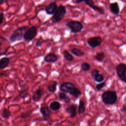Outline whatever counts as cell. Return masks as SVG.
Returning <instances> with one entry per match:
<instances>
[{
  "instance_id": "obj_9",
  "label": "cell",
  "mask_w": 126,
  "mask_h": 126,
  "mask_svg": "<svg viewBox=\"0 0 126 126\" xmlns=\"http://www.w3.org/2000/svg\"><path fill=\"white\" fill-rule=\"evenodd\" d=\"M103 41V39L100 36L90 37L87 40L88 45L92 48H96L100 46Z\"/></svg>"
},
{
  "instance_id": "obj_20",
  "label": "cell",
  "mask_w": 126,
  "mask_h": 126,
  "mask_svg": "<svg viewBox=\"0 0 126 126\" xmlns=\"http://www.w3.org/2000/svg\"><path fill=\"white\" fill-rule=\"evenodd\" d=\"M61 104L58 101H52L49 105L50 109L53 111H58L61 108Z\"/></svg>"
},
{
  "instance_id": "obj_29",
  "label": "cell",
  "mask_w": 126,
  "mask_h": 126,
  "mask_svg": "<svg viewBox=\"0 0 126 126\" xmlns=\"http://www.w3.org/2000/svg\"><path fill=\"white\" fill-rule=\"evenodd\" d=\"M31 116V113L30 112H23L21 113L20 115V117L22 119H26L28 117H30Z\"/></svg>"
},
{
  "instance_id": "obj_12",
  "label": "cell",
  "mask_w": 126,
  "mask_h": 126,
  "mask_svg": "<svg viewBox=\"0 0 126 126\" xmlns=\"http://www.w3.org/2000/svg\"><path fill=\"white\" fill-rule=\"evenodd\" d=\"M65 111L70 115V117L71 118L76 117L78 113V111H77V106L74 104H72L66 107L65 109Z\"/></svg>"
},
{
  "instance_id": "obj_27",
  "label": "cell",
  "mask_w": 126,
  "mask_h": 126,
  "mask_svg": "<svg viewBox=\"0 0 126 126\" xmlns=\"http://www.w3.org/2000/svg\"><path fill=\"white\" fill-rule=\"evenodd\" d=\"M104 79V76L102 74H100V73L98 74L97 75H96L94 77V80L96 82L101 83V82H103Z\"/></svg>"
},
{
  "instance_id": "obj_11",
  "label": "cell",
  "mask_w": 126,
  "mask_h": 126,
  "mask_svg": "<svg viewBox=\"0 0 126 126\" xmlns=\"http://www.w3.org/2000/svg\"><path fill=\"white\" fill-rule=\"evenodd\" d=\"M50 108L48 106H42L40 108V112L45 121H49L50 120Z\"/></svg>"
},
{
  "instance_id": "obj_23",
  "label": "cell",
  "mask_w": 126,
  "mask_h": 126,
  "mask_svg": "<svg viewBox=\"0 0 126 126\" xmlns=\"http://www.w3.org/2000/svg\"><path fill=\"white\" fill-rule=\"evenodd\" d=\"M105 58V54L103 52H97L94 56V59L98 62H102Z\"/></svg>"
},
{
  "instance_id": "obj_13",
  "label": "cell",
  "mask_w": 126,
  "mask_h": 126,
  "mask_svg": "<svg viewBox=\"0 0 126 126\" xmlns=\"http://www.w3.org/2000/svg\"><path fill=\"white\" fill-rule=\"evenodd\" d=\"M59 59V57L52 53H49L47 54L44 58V61L46 63H54L57 62Z\"/></svg>"
},
{
  "instance_id": "obj_4",
  "label": "cell",
  "mask_w": 126,
  "mask_h": 126,
  "mask_svg": "<svg viewBox=\"0 0 126 126\" xmlns=\"http://www.w3.org/2000/svg\"><path fill=\"white\" fill-rule=\"evenodd\" d=\"M66 9L63 5H60L56 12L53 15L51 21L53 23H57L61 21L66 14Z\"/></svg>"
},
{
  "instance_id": "obj_26",
  "label": "cell",
  "mask_w": 126,
  "mask_h": 126,
  "mask_svg": "<svg viewBox=\"0 0 126 126\" xmlns=\"http://www.w3.org/2000/svg\"><path fill=\"white\" fill-rule=\"evenodd\" d=\"M81 69L84 71H88L91 68L90 64L86 62H83L81 64Z\"/></svg>"
},
{
  "instance_id": "obj_17",
  "label": "cell",
  "mask_w": 126,
  "mask_h": 126,
  "mask_svg": "<svg viewBox=\"0 0 126 126\" xmlns=\"http://www.w3.org/2000/svg\"><path fill=\"white\" fill-rule=\"evenodd\" d=\"M29 95L28 89L26 85H23V87L21 88V90L19 92V96L21 98L25 99Z\"/></svg>"
},
{
  "instance_id": "obj_28",
  "label": "cell",
  "mask_w": 126,
  "mask_h": 126,
  "mask_svg": "<svg viewBox=\"0 0 126 126\" xmlns=\"http://www.w3.org/2000/svg\"><path fill=\"white\" fill-rule=\"evenodd\" d=\"M106 86V82H102L97 84L96 85V89L97 91L101 90L102 88H103Z\"/></svg>"
},
{
  "instance_id": "obj_1",
  "label": "cell",
  "mask_w": 126,
  "mask_h": 126,
  "mask_svg": "<svg viewBox=\"0 0 126 126\" xmlns=\"http://www.w3.org/2000/svg\"><path fill=\"white\" fill-rule=\"evenodd\" d=\"M60 90L64 93H68L77 99L82 95L81 91L76 88L74 84L70 82H65L60 87Z\"/></svg>"
},
{
  "instance_id": "obj_2",
  "label": "cell",
  "mask_w": 126,
  "mask_h": 126,
  "mask_svg": "<svg viewBox=\"0 0 126 126\" xmlns=\"http://www.w3.org/2000/svg\"><path fill=\"white\" fill-rule=\"evenodd\" d=\"M28 29V27L26 26H22L16 29L13 31L9 37L10 42L11 43H13L15 42L24 39L25 33Z\"/></svg>"
},
{
  "instance_id": "obj_34",
  "label": "cell",
  "mask_w": 126,
  "mask_h": 126,
  "mask_svg": "<svg viewBox=\"0 0 126 126\" xmlns=\"http://www.w3.org/2000/svg\"><path fill=\"white\" fill-rule=\"evenodd\" d=\"M5 2V0H0V4H2Z\"/></svg>"
},
{
  "instance_id": "obj_30",
  "label": "cell",
  "mask_w": 126,
  "mask_h": 126,
  "mask_svg": "<svg viewBox=\"0 0 126 126\" xmlns=\"http://www.w3.org/2000/svg\"><path fill=\"white\" fill-rule=\"evenodd\" d=\"M43 40L41 38L37 39V40L36 41V42H35V46L36 47H41V45L43 43Z\"/></svg>"
},
{
  "instance_id": "obj_32",
  "label": "cell",
  "mask_w": 126,
  "mask_h": 126,
  "mask_svg": "<svg viewBox=\"0 0 126 126\" xmlns=\"http://www.w3.org/2000/svg\"><path fill=\"white\" fill-rule=\"evenodd\" d=\"M4 17V13L3 12H1L0 14V25H1L3 22Z\"/></svg>"
},
{
  "instance_id": "obj_18",
  "label": "cell",
  "mask_w": 126,
  "mask_h": 126,
  "mask_svg": "<svg viewBox=\"0 0 126 126\" xmlns=\"http://www.w3.org/2000/svg\"><path fill=\"white\" fill-rule=\"evenodd\" d=\"M86 110L85 103L83 100L80 99L79 102V105L78 106V113L79 114H83Z\"/></svg>"
},
{
  "instance_id": "obj_7",
  "label": "cell",
  "mask_w": 126,
  "mask_h": 126,
  "mask_svg": "<svg viewBox=\"0 0 126 126\" xmlns=\"http://www.w3.org/2000/svg\"><path fill=\"white\" fill-rule=\"evenodd\" d=\"M37 30L36 26H32L30 28H29L26 31L24 39L28 42L32 41L35 37L37 36Z\"/></svg>"
},
{
  "instance_id": "obj_15",
  "label": "cell",
  "mask_w": 126,
  "mask_h": 126,
  "mask_svg": "<svg viewBox=\"0 0 126 126\" xmlns=\"http://www.w3.org/2000/svg\"><path fill=\"white\" fill-rule=\"evenodd\" d=\"M109 8L110 11L114 15H118L120 13V7L117 2H111L110 3Z\"/></svg>"
},
{
  "instance_id": "obj_31",
  "label": "cell",
  "mask_w": 126,
  "mask_h": 126,
  "mask_svg": "<svg viewBox=\"0 0 126 126\" xmlns=\"http://www.w3.org/2000/svg\"><path fill=\"white\" fill-rule=\"evenodd\" d=\"M99 73V71L97 69H93L91 72V76L92 77H94L96 75H97Z\"/></svg>"
},
{
  "instance_id": "obj_35",
  "label": "cell",
  "mask_w": 126,
  "mask_h": 126,
  "mask_svg": "<svg viewBox=\"0 0 126 126\" xmlns=\"http://www.w3.org/2000/svg\"></svg>"
},
{
  "instance_id": "obj_16",
  "label": "cell",
  "mask_w": 126,
  "mask_h": 126,
  "mask_svg": "<svg viewBox=\"0 0 126 126\" xmlns=\"http://www.w3.org/2000/svg\"><path fill=\"white\" fill-rule=\"evenodd\" d=\"M10 63V59L7 57H3L0 60V69H2L7 67Z\"/></svg>"
},
{
  "instance_id": "obj_10",
  "label": "cell",
  "mask_w": 126,
  "mask_h": 126,
  "mask_svg": "<svg viewBox=\"0 0 126 126\" xmlns=\"http://www.w3.org/2000/svg\"><path fill=\"white\" fill-rule=\"evenodd\" d=\"M58 8L56 2H51L48 4L45 8V11L48 15H53L57 11Z\"/></svg>"
},
{
  "instance_id": "obj_24",
  "label": "cell",
  "mask_w": 126,
  "mask_h": 126,
  "mask_svg": "<svg viewBox=\"0 0 126 126\" xmlns=\"http://www.w3.org/2000/svg\"><path fill=\"white\" fill-rule=\"evenodd\" d=\"M63 54L64 58L69 62H71L74 60V57L73 56L66 50H65L63 51Z\"/></svg>"
},
{
  "instance_id": "obj_8",
  "label": "cell",
  "mask_w": 126,
  "mask_h": 126,
  "mask_svg": "<svg viewBox=\"0 0 126 126\" xmlns=\"http://www.w3.org/2000/svg\"><path fill=\"white\" fill-rule=\"evenodd\" d=\"M116 70L119 79L126 84V64L124 63L118 64L116 67Z\"/></svg>"
},
{
  "instance_id": "obj_14",
  "label": "cell",
  "mask_w": 126,
  "mask_h": 126,
  "mask_svg": "<svg viewBox=\"0 0 126 126\" xmlns=\"http://www.w3.org/2000/svg\"><path fill=\"white\" fill-rule=\"evenodd\" d=\"M43 91L42 89L39 88L36 90L32 95V99L34 102H39L43 94Z\"/></svg>"
},
{
  "instance_id": "obj_33",
  "label": "cell",
  "mask_w": 126,
  "mask_h": 126,
  "mask_svg": "<svg viewBox=\"0 0 126 126\" xmlns=\"http://www.w3.org/2000/svg\"><path fill=\"white\" fill-rule=\"evenodd\" d=\"M121 111L122 112H126V105H123L122 108H121Z\"/></svg>"
},
{
  "instance_id": "obj_25",
  "label": "cell",
  "mask_w": 126,
  "mask_h": 126,
  "mask_svg": "<svg viewBox=\"0 0 126 126\" xmlns=\"http://www.w3.org/2000/svg\"><path fill=\"white\" fill-rule=\"evenodd\" d=\"M1 116L3 118L5 119H8L10 118L11 116V112L8 109L4 108L2 112Z\"/></svg>"
},
{
  "instance_id": "obj_3",
  "label": "cell",
  "mask_w": 126,
  "mask_h": 126,
  "mask_svg": "<svg viewBox=\"0 0 126 126\" xmlns=\"http://www.w3.org/2000/svg\"><path fill=\"white\" fill-rule=\"evenodd\" d=\"M101 99L105 104L111 105L114 104L117 101L118 96L115 91L107 90L102 94Z\"/></svg>"
},
{
  "instance_id": "obj_6",
  "label": "cell",
  "mask_w": 126,
  "mask_h": 126,
  "mask_svg": "<svg viewBox=\"0 0 126 126\" xmlns=\"http://www.w3.org/2000/svg\"><path fill=\"white\" fill-rule=\"evenodd\" d=\"M82 2H85V3L91 8L93 9L94 11H96L100 14H104L105 13V10L103 8L95 5L94 0H75L74 3H80Z\"/></svg>"
},
{
  "instance_id": "obj_22",
  "label": "cell",
  "mask_w": 126,
  "mask_h": 126,
  "mask_svg": "<svg viewBox=\"0 0 126 126\" xmlns=\"http://www.w3.org/2000/svg\"><path fill=\"white\" fill-rule=\"evenodd\" d=\"M58 82L56 81L53 82V83L50 84L47 86V90L51 93H54L57 90Z\"/></svg>"
},
{
  "instance_id": "obj_21",
  "label": "cell",
  "mask_w": 126,
  "mask_h": 126,
  "mask_svg": "<svg viewBox=\"0 0 126 126\" xmlns=\"http://www.w3.org/2000/svg\"><path fill=\"white\" fill-rule=\"evenodd\" d=\"M59 99L60 100H63L65 103H69L71 100V98L66 95V93L63 92L59 94Z\"/></svg>"
},
{
  "instance_id": "obj_5",
  "label": "cell",
  "mask_w": 126,
  "mask_h": 126,
  "mask_svg": "<svg viewBox=\"0 0 126 126\" xmlns=\"http://www.w3.org/2000/svg\"><path fill=\"white\" fill-rule=\"evenodd\" d=\"M65 26L68 28L72 33H76L80 32L83 29V25L79 21L70 20L65 23Z\"/></svg>"
},
{
  "instance_id": "obj_19",
  "label": "cell",
  "mask_w": 126,
  "mask_h": 126,
  "mask_svg": "<svg viewBox=\"0 0 126 126\" xmlns=\"http://www.w3.org/2000/svg\"><path fill=\"white\" fill-rule=\"evenodd\" d=\"M70 52L73 55L77 56V57H82L84 55L85 53L84 51L81 50V49L78 48H73L70 50Z\"/></svg>"
}]
</instances>
